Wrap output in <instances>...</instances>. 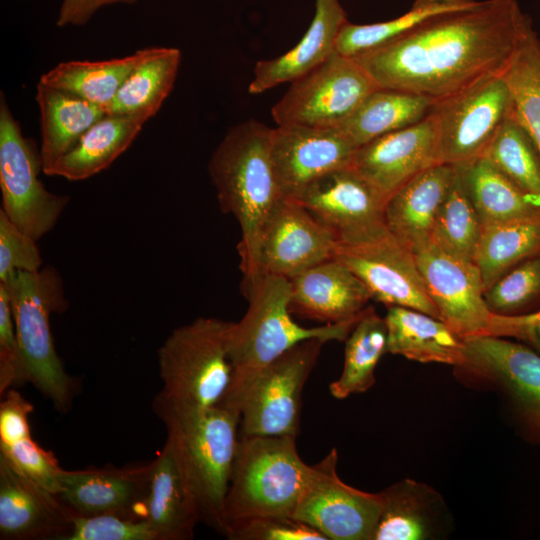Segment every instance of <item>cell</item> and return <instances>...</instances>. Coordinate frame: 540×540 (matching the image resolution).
<instances>
[{
	"label": "cell",
	"mask_w": 540,
	"mask_h": 540,
	"mask_svg": "<svg viewBox=\"0 0 540 540\" xmlns=\"http://www.w3.org/2000/svg\"><path fill=\"white\" fill-rule=\"evenodd\" d=\"M532 28L516 0H481L436 15L353 59L379 87L436 104L502 75Z\"/></svg>",
	"instance_id": "obj_1"
},
{
	"label": "cell",
	"mask_w": 540,
	"mask_h": 540,
	"mask_svg": "<svg viewBox=\"0 0 540 540\" xmlns=\"http://www.w3.org/2000/svg\"><path fill=\"white\" fill-rule=\"evenodd\" d=\"M187 497L202 522L224 535V506L240 415L219 405L178 408L154 399Z\"/></svg>",
	"instance_id": "obj_2"
},
{
	"label": "cell",
	"mask_w": 540,
	"mask_h": 540,
	"mask_svg": "<svg viewBox=\"0 0 540 540\" xmlns=\"http://www.w3.org/2000/svg\"><path fill=\"white\" fill-rule=\"evenodd\" d=\"M273 128L256 120L233 127L209 162V173L220 208L232 214L241 228L238 244L242 288L260 275L256 246L260 230L277 203L284 198L276 178L271 141Z\"/></svg>",
	"instance_id": "obj_3"
},
{
	"label": "cell",
	"mask_w": 540,
	"mask_h": 540,
	"mask_svg": "<svg viewBox=\"0 0 540 540\" xmlns=\"http://www.w3.org/2000/svg\"><path fill=\"white\" fill-rule=\"evenodd\" d=\"M248 310L233 322L229 339L230 384L219 406L240 415L246 392L255 376L296 344L318 338L345 341L358 318L318 327H303L292 318L289 279L261 274L243 288Z\"/></svg>",
	"instance_id": "obj_4"
},
{
	"label": "cell",
	"mask_w": 540,
	"mask_h": 540,
	"mask_svg": "<svg viewBox=\"0 0 540 540\" xmlns=\"http://www.w3.org/2000/svg\"><path fill=\"white\" fill-rule=\"evenodd\" d=\"M2 283V282H1ZM8 289L20 356L27 382L67 413L77 391L76 379L64 369L50 328V316L67 310L63 282L52 266L38 271H17Z\"/></svg>",
	"instance_id": "obj_5"
},
{
	"label": "cell",
	"mask_w": 540,
	"mask_h": 540,
	"mask_svg": "<svg viewBox=\"0 0 540 540\" xmlns=\"http://www.w3.org/2000/svg\"><path fill=\"white\" fill-rule=\"evenodd\" d=\"M293 436H239L224 506V535L239 521L270 515L292 516L310 465Z\"/></svg>",
	"instance_id": "obj_6"
},
{
	"label": "cell",
	"mask_w": 540,
	"mask_h": 540,
	"mask_svg": "<svg viewBox=\"0 0 540 540\" xmlns=\"http://www.w3.org/2000/svg\"><path fill=\"white\" fill-rule=\"evenodd\" d=\"M233 322L199 317L172 331L158 349L162 389L155 400L178 408L219 404L231 381Z\"/></svg>",
	"instance_id": "obj_7"
},
{
	"label": "cell",
	"mask_w": 540,
	"mask_h": 540,
	"mask_svg": "<svg viewBox=\"0 0 540 540\" xmlns=\"http://www.w3.org/2000/svg\"><path fill=\"white\" fill-rule=\"evenodd\" d=\"M463 384L496 392L517 432L540 446V354L495 336L465 339V361L455 367Z\"/></svg>",
	"instance_id": "obj_8"
},
{
	"label": "cell",
	"mask_w": 540,
	"mask_h": 540,
	"mask_svg": "<svg viewBox=\"0 0 540 540\" xmlns=\"http://www.w3.org/2000/svg\"><path fill=\"white\" fill-rule=\"evenodd\" d=\"M325 343L304 340L255 376L241 406L239 436L299 434L303 388Z\"/></svg>",
	"instance_id": "obj_9"
},
{
	"label": "cell",
	"mask_w": 540,
	"mask_h": 540,
	"mask_svg": "<svg viewBox=\"0 0 540 540\" xmlns=\"http://www.w3.org/2000/svg\"><path fill=\"white\" fill-rule=\"evenodd\" d=\"M378 87L355 59L335 52L292 81L271 114L277 125L340 128Z\"/></svg>",
	"instance_id": "obj_10"
},
{
	"label": "cell",
	"mask_w": 540,
	"mask_h": 540,
	"mask_svg": "<svg viewBox=\"0 0 540 540\" xmlns=\"http://www.w3.org/2000/svg\"><path fill=\"white\" fill-rule=\"evenodd\" d=\"M42 168L1 93L0 187L2 210L22 231L38 241L57 223L69 202L66 195L48 191L38 179Z\"/></svg>",
	"instance_id": "obj_11"
},
{
	"label": "cell",
	"mask_w": 540,
	"mask_h": 540,
	"mask_svg": "<svg viewBox=\"0 0 540 540\" xmlns=\"http://www.w3.org/2000/svg\"><path fill=\"white\" fill-rule=\"evenodd\" d=\"M514 109L512 92L502 75L436 103L431 113L442 163L460 166L482 156Z\"/></svg>",
	"instance_id": "obj_12"
},
{
	"label": "cell",
	"mask_w": 540,
	"mask_h": 540,
	"mask_svg": "<svg viewBox=\"0 0 540 540\" xmlns=\"http://www.w3.org/2000/svg\"><path fill=\"white\" fill-rule=\"evenodd\" d=\"M334 258L362 281L372 300L441 319L427 293L414 252L387 228L360 240L338 242Z\"/></svg>",
	"instance_id": "obj_13"
},
{
	"label": "cell",
	"mask_w": 540,
	"mask_h": 540,
	"mask_svg": "<svg viewBox=\"0 0 540 540\" xmlns=\"http://www.w3.org/2000/svg\"><path fill=\"white\" fill-rule=\"evenodd\" d=\"M336 448L310 465L293 517L319 530L327 540H373L382 510L380 493L354 488L337 473Z\"/></svg>",
	"instance_id": "obj_14"
},
{
	"label": "cell",
	"mask_w": 540,
	"mask_h": 540,
	"mask_svg": "<svg viewBox=\"0 0 540 540\" xmlns=\"http://www.w3.org/2000/svg\"><path fill=\"white\" fill-rule=\"evenodd\" d=\"M337 238L298 201L282 198L265 220L256 246L259 275L291 279L334 258Z\"/></svg>",
	"instance_id": "obj_15"
},
{
	"label": "cell",
	"mask_w": 540,
	"mask_h": 540,
	"mask_svg": "<svg viewBox=\"0 0 540 540\" xmlns=\"http://www.w3.org/2000/svg\"><path fill=\"white\" fill-rule=\"evenodd\" d=\"M414 254L441 320L464 339L485 335L492 312L475 263L446 253L432 241Z\"/></svg>",
	"instance_id": "obj_16"
},
{
	"label": "cell",
	"mask_w": 540,
	"mask_h": 540,
	"mask_svg": "<svg viewBox=\"0 0 540 540\" xmlns=\"http://www.w3.org/2000/svg\"><path fill=\"white\" fill-rule=\"evenodd\" d=\"M296 201L331 230L339 243L360 240L387 228L386 201L351 165L317 178Z\"/></svg>",
	"instance_id": "obj_17"
},
{
	"label": "cell",
	"mask_w": 540,
	"mask_h": 540,
	"mask_svg": "<svg viewBox=\"0 0 540 540\" xmlns=\"http://www.w3.org/2000/svg\"><path fill=\"white\" fill-rule=\"evenodd\" d=\"M357 149L341 128L277 125L271 155L282 196L296 200L317 178L350 166Z\"/></svg>",
	"instance_id": "obj_18"
},
{
	"label": "cell",
	"mask_w": 540,
	"mask_h": 540,
	"mask_svg": "<svg viewBox=\"0 0 540 540\" xmlns=\"http://www.w3.org/2000/svg\"><path fill=\"white\" fill-rule=\"evenodd\" d=\"M439 163L437 127L430 112L413 125L358 147L351 166L387 201L407 181Z\"/></svg>",
	"instance_id": "obj_19"
},
{
	"label": "cell",
	"mask_w": 540,
	"mask_h": 540,
	"mask_svg": "<svg viewBox=\"0 0 540 540\" xmlns=\"http://www.w3.org/2000/svg\"><path fill=\"white\" fill-rule=\"evenodd\" d=\"M152 461L62 470L59 497L79 516L101 514L145 520Z\"/></svg>",
	"instance_id": "obj_20"
},
{
	"label": "cell",
	"mask_w": 540,
	"mask_h": 540,
	"mask_svg": "<svg viewBox=\"0 0 540 540\" xmlns=\"http://www.w3.org/2000/svg\"><path fill=\"white\" fill-rule=\"evenodd\" d=\"M76 514L0 455V538L65 540Z\"/></svg>",
	"instance_id": "obj_21"
},
{
	"label": "cell",
	"mask_w": 540,
	"mask_h": 540,
	"mask_svg": "<svg viewBox=\"0 0 540 540\" xmlns=\"http://www.w3.org/2000/svg\"><path fill=\"white\" fill-rule=\"evenodd\" d=\"M289 281L291 313L324 324L358 318L372 300L362 281L335 258L323 261Z\"/></svg>",
	"instance_id": "obj_22"
},
{
	"label": "cell",
	"mask_w": 540,
	"mask_h": 540,
	"mask_svg": "<svg viewBox=\"0 0 540 540\" xmlns=\"http://www.w3.org/2000/svg\"><path fill=\"white\" fill-rule=\"evenodd\" d=\"M455 174L453 165H433L407 181L387 199L385 225L413 252L431 241L436 216Z\"/></svg>",
	"instance_id": "obj_23"
},
{
	"label": "cell",
	"mask_w": 540,
	"mask_h": 540,
	"mask_svg": "<svg viewBox=\"0 0 540 540\" xmlns=\"http://www.w3.org/2000/svg\"><path fill=\"white\" fill-rule=\"evenodd\" d=\"M346 21L339 0H316L314 17L302 39L284 54L256 63L249 93L260 94L292 82L323 63L336 52V38Z\"/></svg>",
	"instance_id": "obj_24"
},
{
	"label": "cell",
	"mask_w": 540,
	"mask_h": 540,
	"mask_svg": "<svg viewBox=\"0 0 540 540\" xmlns=\"http://www.w3.org/2000/svg\"><path fill=\"white\" fill-rule=\"evenodd\" d=\"M384 319L387 353L420 363H464L465 339L443 320L402 306H388Z\"/></svg>",
	"instance_id": "obj_25"
},
{
	"label": "cell",
	"mask_w": 540,
	"mask_h": 540,
	"mask_svg": "<svg viewBox=\"0 0 540 540\" xmlns=\"http://www.w3.org/2000/svg\"><path fill=\"white\" fill-rule=\"evenodd\" d=\"M379 493L382 510L373 540H424L436 534L445 503L433 487L405 478Z\"/></svg>",
	"instance_id": "obj_26"
},
{
	"label": "cell",
	"mask_w": 540,
	"mask_h": 540,
	"mask_svg": "<svg viewBox=\"0 0 540 540\" xmlns=\"http://www.w3.org/2000/svg\"><path fill=\"white\" fill-rule=\"evenodd\" d=\"M36 89L41 119L39 154L46 174L107 112L97 104L41 82Z\"/></svg>",
	"instance_id": "obj_27"
},
{
	"label": "cell",
	"mask_w": 540,
	"mask_h": 540,
	"mask_svg": "<svg viewBox=\"0 0 540 540\" xmlns=\"http://www.w3.org/2000/svg\"><path fill=\"white\" fill-rule=\"evenodd\" d=\"M148 120L143 115L107 114L46 173L70 181L90 178L108 168L133 142Z\"/></svg>",
	"instance_id": "obj_28"
},
{
	"label": "cell",
	"mask_w": 540,
	"mask_h": 540,
	"mask_svg": "<svg viewBox=\"0 0 540 540\" xmlns=\"http://www.w3.org/2000/svg\"><path fill=\"white\" fill-rule=\"evenodd\" d=\"M145 520L158 540L192 539L199 523L167 442L152 461Z\"/></svg>",
	"instance_id": "obj_29"
},
{
	"label": "cell",
	"mask_w": 540,
	"mask_h": 540,
	"mask_svg": "<svg viewBox=\"0 0 540 540\" xmlns=\"http://www.w3.org/2000/svg\"><path fill=\"white\" fill-rule=\"evenodd\" d=\"M455 167L482 225L540 213V198L522 191L485 157Z\"/></svg>",
	"instance_id": "obj_30"
},
{
	"label": "cell",
	"mask_w": 540,
	"mask_h": 540,
	"mask_svg": "<svg viewBox=\"0 0 540 540\" xmlns=\"http://www.w3.org/2000/svg\"><path fill=\"white\" fill-rule=\"evenodd\" d=\"M435 103L410 92L378 87L340 127L360 147L425 118Z\"/></svg>",
	"instance_id": "obj_31"
},
{
	"label": "cell",
	"mask_w": 540,
	"mask_h": 540,
	"mask_svg": "<svg viewBox=\"0 0 540 540\" xmlns=\"http://www.w3.org/2000/svg\"><path fill=\"white\" fill-rule=\"evenodd\" d=\"M540 255V213L482 225L474 263L485 291L522 261Z\"/></svg>",
	"instance_id": "obj_32"
},
{
	"label": "cell",
	"mask_w": 540,
	"mask_h": 540,
	"mask_svg": "<svg viewBox=\"0 0 540 540\" xmlns=\"http://www.w3.org/2000/svg\"><path fill=\"white\" fill-rule=\"evenodd\" d=\"M153 49L111 60L63 62L43 74L39 82L77 95L107 112L123 82Z\"/></svg>",
	"instance_id": "obj_33"
},
{
	"label": "cell",
	"mask_w": 540,
	"mask_h": 540,
	"mask_svg": "<svg viewBox=\"0 0 540 540\" xmlns=\"http://www.w3.org/2000/svg\"><path fill=\"white\" fill-rule=\"evenodd\" d=\"M180 61V50L154 47L123 82L107 114L153 117L174 86Z\"/></svg>",
	"instance_id": "obj_34"
},
{
	"label": "cell",
	"mask_w": 540,
	"mask_h": 540,
	"mask_svg": "<svg viewBox=\"0 0 540 540\" xmlns=\"http://www.w3.org/2000/svg\"><path fill=\"white\" fill-rule=\"evenodd\" d=\"M384 353H387L385 319L368 306L345 340L343 370L329 386L331 395L345 399L369 390L375 383V369Z\"/></svg>",
	"instance_id": "obj_35"
},
{
	"label": "cell",
	"mask_w": 540,
	"mask_h": 540,
	"mask_svg": "<svg viewBox=\"0 0 540 540\" xmlns=\"http://www.w3.org/2000/svg\"><path fill=\"white\" fill-rule=\"evenodd\" d=\"M477 1L415 0L407 12L388 21L372 24L346 21L337 35L335 51L345 57H358L393 41L436 15L470 7Z\"/></svg>",
	"instance_id": "obj_36"
},
{
	"label": "cell",
	"mask_w": 540,
	"mask_h": 540,
	"mask_svg": "<svg viewBox=\"0 0 540 540\" xmlns=\"http://www.w3.org/2000/svg\"><path fill=\"white\" fill-rule=\"evenodd\" d=\"M525 193L540 198V153L515 109L482 154Z\"/></svg>",
	"instance_id": "obj_37"
},
{
	"label": "cell",
	"mask_w": 540,
	"mask_h": 540,
	"mask_svg": "<svg viewBox=\"0 0 540 540\" xmlns=\"http://www.w3.org/2000/svg\"><path fill=\"white\" fill-rule=\"evenodd\" d=\"M482 224L458 169L436 216L431 241L446 253L474 263Z\"/></svg>",
	"instance_id": "obj_38"
},
{
	"label": "cell",
	"mask_w": 540,
	"mask_h": 540,
	"mask_svg": "<svg viewBox=\"0 0 540 540\" xmlns=\"http://www.w3.org/2000/svg\"><path fill=\"white\" fill-rule=\"evenodd\" d=\"M502 76L512 92L515 113L540 153V40L533 28Z\"/></svg>",
	"instance_id": "obj_39"
},
{
	"label": "cell",
	"mask_w": 540,
	"mask_h": 540,
	"mask_svg": "<svg viewBox=\"0 0 540 540\" xmlns=\"http://www.w3.org/2000/svg\"><path fill=\"white\" fill-rule=\"evenodd\" d=\"M539 295L540 255L514 266L484 292L489 310L500 315L520 314Z\"/></svg>",
	"instance_id": "obj_40"
},
{
	"label": "cell",
	"mask_w": 540,
	"mask_h": 540,
	"mask_svg": "<svg viewBox=\"0 0 540 540\" xmlns=\"http://www.w3.org/2000/svg\"><path fill=\"white\" fill-rule=\"evenodd\" d=\"M231 540H327L313 526L292 516L270 515L245 519L230 525Z\"/></svg>",
	"instance_id": "obj_41"
},
{
	"label": "cell",
	"mask_w": 540,
	"mask_h": 540,
	"mask_svg": "<svg viewBox=\"0 0 540 540\" xmlns=\"http://www.w3.org/2000/svg\"><path fill=\"white\" fill-rule=\"evenodd\" d=\"M65 540H158V537L144 519L101 514L76 515L72 531Z\"/></svg>",
	"instance_id": "obj_42"
},
{
	"label": "cell",
	"mask_w": 540,
	"mask_h": 540,
	"mask_svg": "<svg viewBox=\"0 0 540 540\" xmlns=\"http://www.w3.org/2000/svg\"><path fill=\"white\" fill-rule=\"evenodd\" d=\"M0 455L38 485L59 494L63 469L54 454L39 446L32 437L12 445L0 444Z\"/></svg>",
	"instance_id": "obj_43"
},
{
	"label": "cell",
	"mask_w": 540,
	"mask_h": 540,
	"mask_svg": "<svg viewBox=\"0 0 540 540\" xmlns=\"http://www.w3.org/2000/svg\"><path fill=\"white\" fill-rule=\"evenodd\" d=\"M36 242L0 210V282H8L19 270H40L42 258Z\"/></svg>",
	"instance_id": "obj_44"
},
{
	"label": "cell",
	"mask_w": 540,
	"mask_h": 540,
	"mask_svg": "<svg viewBox=\"0 0 540 540\" xmlns=\"http://www.w3.org/2000/svg\"><path fill=\"white\" fill-rule=\"evenodd\" d=\"M27 382L8 289L0 282V394Z\"/></svg>",
	"instance_id": "obj_45"
},
{
	"label": "cell",
	"mask_w": 540,
	"mask_h": 540,
	"mask_svg": "<svg viewBox=\"0 0 540 540\" xmlns=\"http://www.w3.org/2000/svg\"><path fill=\"white\" fill-rule=\"evenodd\" d=\"M485 335L514 339L540 354V309L516 315L492 313Z\"/></svg>",
	"instance_id": "obj_46"
},
{
	"label": "cell",
	"mask_w": 540,
	"mask_h": 540,
	"mask_svg": "<svg viewBox=\"0 0 540 540\" xmlns=\"http://www.w3.org/2000/svg\"><path fill=\"white\" fill-rule=\"evenodd\" d=\"M33 405L19 392L8 389L0 404V444L12 445L31 437L29 415Z\"/></svg>",
	"instance_id": "obj_47"
},
{
	"label": "cell",
	"mask_w": 540,
	"mask_h": 540,
	"mask_svg": "<svg viewBox=\"0 0 540 540\" xmlns=\"http://www.w3.org/2000/svg\"><path fill=\"white\" fill-rule=\"evenodd\" d=\"M134 0H63L59 16L58 26L82 25L101 7L117 2H133Z\"/></svg>",
	"instance_id": "obj_48"
}]
</instances>
